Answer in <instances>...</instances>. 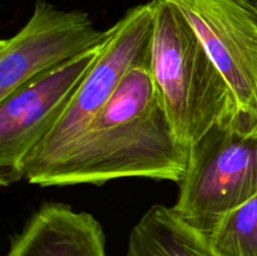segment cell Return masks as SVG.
I'll list each match as a JSON object with an SVG mask.
<instances>
[{
	"instance_id": "3957f363",
	"label": "cell",
	"mask_w": 257,
	"mask_h": 256,
	"mask_svg": "<svg viewBox=\"0 0 257 256\" xmlns=\"http://www.w3.org/2000/svg\"><path fill=\"white\" fill-rule=\"evenodd\" d=\"M173 211L207 235L216 221L257 195V131L217 123L188 153Z\"/></svg>"
},
{
	"instance_id": "ba28073f",
	"label": "cell",
	"mask_w": 257,
	"mask_h": 256,
	"mask_svg": "<svg viewBox=\"0 0 257 256\" xmlns=\"http://www.w3.org/2000/svg\"><path fill=\"white\" fill-rule=\"evenodd\" d=\"M7 256H107L104 231L90 213L48 202L13 237Z\"/></svg>"
},
{
	"instance_id": "7a4b0ae2",
	"label": "cell",
	"mask_w": 257,
	"mask_h": 256,
	"mask_svg": "<svg viewBox=\"0 0 257 256\" xmlns=\"http://www.w3.org/2000/svg\"><path fill=\"white\" fill-rule=\"evenodd\" d=\"M151 73L180 142L190 150L217 123L241 125L230 85L170 0H153Z\"/></svg>"
},
{
	"instance_id": "52a82bcc",
	"label": "cell",
	"mask_w": 257,
	"mask_h": 256,
	"mask_svg": "<svg viewBox=\"0 0 257 256\" xmlns=\"http://www.w3.org/2000/svg\"><path fill=\"white\" fill-rule=\"evenodd\" d=\"M232 90L241 125L257 131V15L232 0H170Z\"/></svg>"
},
{
	"instance_id": "30bf717a",
	"label": "cell",
	"mask_w": 257,
	"mask_h": 256,
	"mask_svg": "<svg viewBox=\"0 0 257 256\" xmlns=\"http://www.w3.org/2000/svg\"><path fill=\"white\" fill-rule=\"evenodd\" d=\"M206 238L218 256H257V195L221 216Z\"/></svg>"
},
{
	"instance_id": "277c9868",
	"label": "cell",
	"mask_w": 257,
	"mask_h": 256,
	"mask_svg": "<svg viewBox=\"0 0 257 256\" xmlns=\"http://www.w3.org/2000/svg\"><path fill=\"white\" fill-rule=\"evenodd\" d=\"M108 33L107 42L69 107L25 161L23 173L29 183L34 185L45 171L64 156L109 102L125 74L137 63L150 57L153 0L128 10Z\"/></svg>"
},
{
	"instance_id": "6da1fadb",
	"label": "cell",
	"mask_w": 257,
	"mask_h": 256,
	"mask_svg": "<svg viewBox=\"0 0 257 256\" xmlns=\"http://www.w3.org/2000/svg\"><path fill=\"white\" fill-rule=\"evenodd\" d=\"M188 153L161 103L151 55L123 78L109 102L34 185H104L119 178L180 183Z\"/></svg>"
},
{
	"instance_id": "8fae6325",
	"label": "cell",
	"mask_w": 257,
	"mask_h": 256,
	"mask_svg": "<svg viewBox=\"0 0 257 256\" xmlns=\"http://www.w3.org/2000/svg\"><path fill=\"white\" fill-rule=\"evenodd\" d=\"M232 2L257 15V0H232Z\"/></svg>"
},
{
	"instance_id": "9c48e42d",
	"label": "cell",
	"mask_w": 257,
	"mask_h": 256,
	"mask_svg": "<svg viewBox=\"0 0 257 256\" xmlns=\"http://www.w3.org/2000/svg\"><path fill=\"white\" fill-rule=\"evenodd\" d=\"M125 256H218L172 207L153 205L131 230Z\"/></svg>"
},
{
	"instance_id": "8992f818",
	"label": "cell",
	"mask_w": 257,
	"mask_h": 256,
	"mask_svg": "<svg viewBox=\"0 0 257 256\" xmlns=\"http://www.w3.org/2000/svg\"><path fill=\"white\" fill-rule=\"evenodd\" d=\"M108 35L87 13L37 0L27 24L0 42V100L38 75L102 48Z\"/></svg>"
},
{
	"instance_id": "5b68a950",
	"label": "cell",
	"mask_w": 257,
	"mask_h": 256,
	"mask_svg": "<svg viewBox=\"0 0 257 256\" xmlns=\"http://www.w3.org/2000/svg\"><path fill=\"white\" fill-rule=\"evenodd\" d=\"M100 49L85 53L38 75L0 100V183L3 187L24 178L25 161L64 114L94 65Z\"/></svg>"
}]
</instances>
